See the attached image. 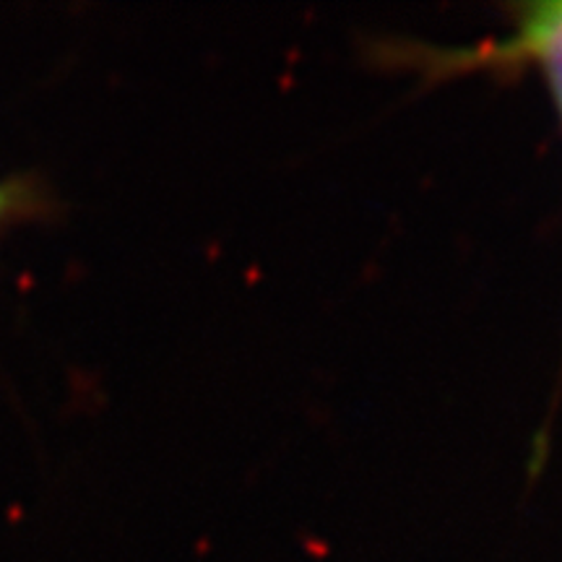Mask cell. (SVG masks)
<instances>
[{"mask_svg":"<svg viewBox=\"0 0 562 562\" xmlns=\"http://www.w3.org/2000/svg\"><path fill=\"white\" fill-rule=\"evenodd\" d=\"M510 30L505 37L472 47H391V60L422 70L427 81L451 79L469 70L521 74L537 70L550 91L562 125V0L513 5Z\"/></svg>","mask_w":562,"mask_h":562,"instance_id":"obj_1","label":"cell"},{"mask_svg":"<svg viewBox=\"0 0 562 562\" xmlns=\"http://www.w3.org/2000/svg\"><path fill=\"white\" fill-rule=\"evenodd\" d=\"M13 209H19V195H16V191H13V188L0 186V222H3L5 216L11 214Z\"/></svg>","mask_w":562,"mask_h":562,"instance_id":"obj_2","label":"cell"}]
</instances>
